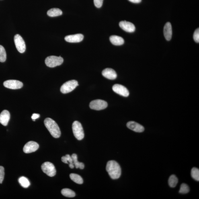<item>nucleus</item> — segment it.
Here are the masks:
<instances>
[{
  "instance_id": "nucleus-1",
  "label": "nucleus",
  "mask_w": 199,
  "mask_h": 199,
  "mask_svg": "<svg viewBox=\"0 0 199 199\" xmlns=\"http://www.w3.org/2000/svg\"><path fill=\"white\" fill-rule=\"evenodd\" d=\"M106 170L111 178L114 179L119 178L122 173L120 165L114 161H109L107 162Z\"/></svg>"
},
{
  "instance_id": "nucleus-2",
  "label": "nucleus",
  "mask_w": 199,
  "mask_h": 199,
  "mask_svg": "<svg viewBox=\"0 0 199 199\" xmlns=\"http://www.w3.org/2000/svg\"><path fill=\"white\" fill-rule=\"evenodd\" d=\"M45 126L53 137L59 138L61 135V132L59 126L55 121L52 119L48 118L44 122Z\"/></svg>"
},
{
  "instance_id": "nucleus-3",
  "label": "nucleus",
  "mask_w": 199,
  "mask_h": 199,
  "mask_svg": "<svg viewBox=\"0 0 199 199\" xmlns=\"http://www.w3.org/2000/svg\"><path fill=\"white\" fill-rule=\"evenodd\" d=\"M64 62L63 58L60 56H51L46 58L45 63L49 67L54 68L61 65Z\"/></svg>"
},
{
  "instance_id": "nucleus-4",
  "label": "nucleus",
  "mask_w": 199,
  "mask_h": 199,
  "mask_svg": "<svg viewBox=\"0 0 199 199\" xmlns=\"http://www.w3.org/2000/svg\"><path fill=\"white\" fill-rule=\"evenodd\" d=\"M72 128L75 138L78 140L82 139L84 137V132L81 123L77 121H75L73 122Z\"/></svg>"
},
{
  "instance_id": "nucleus-5",
  "label": "nucleus",
  "mask_w": 199,
  "mask_h": 199,
  "mask_svg": "<svg viewBox=\"0 0 199 199\" xmlns=\"http://www.w3.org/2000/svg\"><path fill=\"white\" fill-rule=\"evenodd\" d=\"M78 86V82L75 80L66 82L60 88V91L64 94H66L71 92Z\"/></svg>"
},
{
  "instance_id": "nucleus-6",
  "label": "nucleus",
  "mask_w": 199,
  "mask_h": 199,
  "mask_svg": "<svg viewBox=\"0 0 199 199\" xmlns=\"http://www.w3.org/2000/svg\"><path fill=\"white\" fill-rule=\"evenodd\" d=\"M42 169L43 172L49 176L53 177L56 175L55 168L53 164L50 162H46L43 163L42 166Z\"/></svg>"
},
{
  "instance_id": "nucleus-7",
  "label": "nucleus",
  "mask_w": 199,
  "mask_h": 199,
  "mask_svg": "<svg viewBox=\"0 0 199 199\" xmlns=\"http://www.w3.org/2000/svg\"><path fill=\"white\" fill-rule=\"evenodd\" d=\"M108 104L106 101L97 99L91 101L90 104L89 106L93 110H100L107 108Z\"/></svg>"
},
{
  "instance_id": "nucleus-8",
  "label": "nucleus",
  "mask_w": 199,
  "mask_h": 199,
  "mask_svg": "<svg viewBox=\"0 0 199 199\" xmlns=\"http://www.w3.org/2000/svg\"><path fill=\"white\" fill-rule=\"evenodd\" d=\"M14 42L18 51L21 53H24L26 51V46L22 37L20 35H15L14 37Z\"/></svg>"
},
{
  "instance_id": "nucleus-9",
  "label": "nucleus",
  "mask_w": 199,
  "mask_h": 199,
  "mask_svg": "<svg viewBox=\"0 0 199 199\" xmlns=\"http://www.w3.org/2000/svg\"><path fill=\"white\" fill-rule=\"evenodd\" d=\"M3 85L7 88L11 89H17L23 86L21 82L15 80H9L4 82Z\"/></svg>"
},
{
  "instance_id": "nucleus-10",
  "label": "nucleus",
  "mask_w": 199,
  "mask_h": 199,
  "mask_svg": "<svg viewBox=\"0 0 199 199\" xmlns=\"http://www.w3.org/2000/svg\"><path fill=\"white\" fill-rule=\"evenodd\" d=\"M113 91L118 94L124 97H128L129 92L126 88L122 85L115 84L113 87Z\"/></svg>"
},
{
  "instance_id": "nucleus-11",
  "label": "nucleus",
  "mask_w": 199,
  "mask_h": 199,
  "mask_svg": "<svg viewBox=\"0 0 199 199\" xmlns=\"http://www.w3.org/2000/svg\"><path fill=\"white\" fill-rule=\"evenodd\" d=\"M38 144L34 141H29L25 144L23 148V151L26 153H29L36 151L38 149Z\"/></svg>"
},
{
  "instance_id": "nucleus-12",
  "label": "nucleus",
  "mask_w": 199,
  "mask_h": 199,
  "mask_svg": "<svg viewBox=\"0 0 199 199\" xmlns=\"http://www.w3.org/2000/svg\"><path fill=\"white\" fill-rule=\"evenodd\" d=\"M120 27L123 30L129 33L134 32L135 27L133 23L126 21H121L119 23Z\"/></svg>"
},
{
  "instance_id": "nucleus-13",
  "label": "nucleus",
  "mask_w": 199,
  "mask_h": 199,
  "mask_svg": "<svg viewBox=\"0 0 199 199\" xmlns=\"http://www.w3.org/2000/svg\"><path fill=\"white\" fill-rule=\"evenodd\" d=\"M126 126L130 129L135 132H142L145 130L143 126L132 121L128 122L126 124Z\"/></svg>"
},
{
  "instance_id": "nucleus-14",
  "label": "nucleus",
  "mask_w": 199,
  "mask_h": 199,
  "mask_svg": "<svg viewBox=\"0 0 199 199\" xmlns=\"http://www.w3.org/2000/svg\"><path fill=\"white\" fill-rule=\"evenodd\" d=\"M83 35L77 34L66 36L65 37V40L68 42L75 43L82 42L83 40Z\"/></svg>"
},
{
  "instance_id": "nucleus-15",
  "label": "nucleus",
  "mask_w": 199,
  "mask_h": 199,
  "mask_svg": "<svg viewBox=\"0 0 199 199\" xmlns=\"http://www.w3.org/2000/svg\"><path fill=\"white\" fill-rule=\"evenodd\" d=\"M102 74L103 77L109 79L114 80L117 77L116 71L111 68H106L104 69L103 71Z\"/></svg>"
},
{
  "instance_id": "nucleus-16",
  "label": "nucleus",
  "mask_w": 199,
  "mask_h": 199,
  "mask_svg": "<svg viewBox=\"0 0 199 199\" xmlns=\"http://www.w3.org/2000/svg\"><path fill=\"white\" fill-rule=\"evenodd\" d=\"M10 119V114L7 110L2 111L0 114V123L3 126H7Z\"/></svg>"
},
{
  "instance_id": "nucleus-17",
  "label": "nucleus",
  "mask_w": 199,
  "mask_h": 199,
  "mask_svg": "<svg viewBox=\"0 0 199 199\" xmlns=\"http://www.w3.org/2000/svg\"><path fill=\"white\" fill-rule=\"evenodd\" d=\"M163 32L166 40H170L172 35V26L170 23L167 22L166 23L164 28Z\"/></svg>"
},
{
  "instance_id": "nucleus-18",
  "label": "nucleus",
  "mask_w": 199,
  "mask_h": 199,
  "mask_svg": "<svg viewBox=\"0 0 199 199\" xmlns=\"http://www.w3.org/2000/svg\"><path fill=\"white\" fill-rule=\"evenodd\" d=\"M112 43L115 46H121L124 44V39L122 37L117 36H112L110 38Z\"/></svg>"
},
{
  "instance_id": "nucleus-19",
  "label": "nucleus",
  "mask_w": 199,
  "mask_h": 199,
  "mask_svg": "<svg viewBox=\"0 0 199 199\" xmlns=\"http://www.w3.org/2000/svg\"><path fill=\"white\" fill-rule=\"evenodd\" d=\"M72 159L73 160V162L74 166L76 168H79L81 169H83L84 168L85 165L83 163L79 162L77 161V155L76 154H73L71 156Z\"/></svg>"
},
{
  "instance_id": "nucleus-20",
  "label": "nucleus",
  "mask_w": 199,
  "mask_h": 199,
  "mask_svg": "<svg viewBox=\"0 0 199 199\" xmlns=\"http://www.w3.org/2000/svg\"><path fill=\"white\" fill-rule=\"evenodd\" d=\"M47 14L48 16L54 17L61 15L62 12L61 10L59 9L52 8L48 10Z\"/></svg>"
},
{
  "instance_id": "nucleus-21",
  "label": "nucleus",
  "mask_w": 199,
  "mask_h": 199,
  "mask_svg": "<svg viewBox=\"0 0 199 199\" xmlns=\"http://www.w3.org/2000/svg\"><path fill=\"white\" fill-rule=\"evenodd\" d=\"M61 160L64 163H69V167L71 169L74 168L75 166L73 164V159H72L71 156H70L69 155H66L65 156L62 157Z\"/></svg>"
},
{
  "instance_id": "nucleus-22",
  "label": "nucleus",
  "mask_w": 199,
  "mask_h": 199,
  "mask_svg": "<svg viewBox=\"0 0 199 199\" xmlns=\"http://www.w3.org/2000/svg\"><path fill=\"white\" fill-rule=\"evenodd\" d=\"M70 177L72 180L77 184H83V179L80 175L76 174L71 173L70 175Z\"/></svg>"
},
{
  "instance_id": "nucleus-23",
  "label": "nucleus",
  "mask_w": 199,
  "mask_h": 199,
  "mask_svg": "<svg viewBox=\"0 0 199 199\" xmlns=\"http://www.w3.org/2000/svg\"><path fill=\"white\" fill-rule=\"evenodd\" d=\"M61 193L63 196L67 197H74L76 196L75 192L69 188L62 189L61 191Z\"/></svg>"
},
{
  "instance_id": "nucleus-24",
  "label": "nucleus",
  "mask_w": 199,
  "mask_h": 199,
  "mask_svg": "<svg viewBox=\"0 0 199 199\" xmlns=\"http://www.w3.org/2000/svg\"><path fill=\"white\" fill-rule=\"evenodd\" d=\"M19 182L21 186L24 188H27L30 186V183L26 177H21L19 179Z\"/></svg>"
},
{
  "instance_id": "nucleus-25",
  "label": "nucleus",
  "mask_w": 199,
  "mask_h": 199,
  "mask_svg": "<svg viewBox=\"0 0 199 199\" xmlns=\"http://www.w3.org/2000/svg\"><path fill=\"white\" fill-rule=\"evenodd\" d=\"M168 182L170 186L174 188L176 186L178 182V179L175 175H172L170 177Z\"/></svg>"
},
{
  "instance_id": "nucleus-26",
  "label": "nucleus",
  "mask_w": 199,
  "mask_h": 199,
  "mask_svg": "<svg viewBox=\"0 0 199 199\" xmlns=\"http://www.w3.org/2000/svg\"><path fill=\"white\" fill-rule=\"evenodd\" d=\"M7 59V54L5 49L3 47L0 45V62H5Z\"/></svg>"
},
{
  "instance_id": "nucleus-27",
  "label": "nucleus",
  "mask_w": 199,
  "mask_h": 199,
  "mask_svg": "<svg viewBox=\"0 0 199 199\" xmlns=\"http://www.w3.org/2000/svg\"><path fill=\"white\" fill-rule=\"evenodd\" d=\"M191 175L192 178L197 181H199V170L196 167H194L191 171Z\"/></svg>"
},
{
  "instance_id": "nucleus-28",
  "label": "nucleus",
  "mask_w": 199,
  "mask_h": 199,
  "mask_svg": "<svg viewBox=\"0 0 199 199\" xmlns=\"http://www.w3.org/2000/svg\"><path fill=\"white\" fill-rule=\"evenodd\" d=\"M190 191V189L188 185L184 183L181 185L179 192L181 194H185L188 193Z\"/></svg>"
},
{
  "instance_id": "nucleus-29",
  "label": "nucleus",
  "mask_w": 199,
  "mask_h": 199,
  "mask_svg": "<svg viewBox=\"0 0 199 199\" xmlns=\"http://www.w3.org/2000/svg\"><path fill=\"white\" fill-rule=\"evenodd\" d=\"M4 168L2 166H0V184H2L4 178Z\"/></svg>"
},
{
  "instance_id": "nucleus-30",
  "label": "nucleus",
  "mask_w": 199,
  "mask_h": 199,
  "mask_svg": "<svg viewBox=\"0 0 199 199\" xmlns=\"http://www.w3.org/2000/svg\"><path fill=\"white\" fill-rule=\"evenodd\" d=\"M193 38H194V40L197 43L199 42V29L198 28L195 31L193 36Z\"/></svg>"
},
{
  "instance_id": "nucleus-31",
  "label": "nucleus",
  "mask_w": 199,
  "mask_h": 199,
  "mask_svg": "<svg viewBox=\"0 0 199 199\" xmlns=\"http://www.w3.org/2000/svg\"><path fill=\"white\" fill-rule=\"evenodd\" d=\"M103 0H94L95 7L97 8H100L102 7Z\"/></svg>"
},
{
  "instance_id": "nucleus-32",
  "label": "nucleus",
  "mask_w": 199,
  "mask_h": 199,
  "mask_svg": "<svg viewBox=\"0 0 199 199\" xmlns=\"http://www.w3.org/2000/svg\"><path fill=\"white\" fill-rule=\"evenodd\" d=\"M40 114H33L32 116V118L33 120L34 121H35V120L37 119L40 117Z\"/></svg>"
},
{
  "instance_id": "nucleus-33",
  "label": "nucleus",
  "mask_w": 199,
  "mask_h": 199,
  "mask_svg": "<svg viewBox=\"0 0 199 199\" xmlns=\"http://www.w3.org/2000/svg\"><path fill=\"white\" fill-rule=\"evenodd\" d=\"M128 1L133 3H140L142 0H128Z\"/></svg>"
}]
</instances>
